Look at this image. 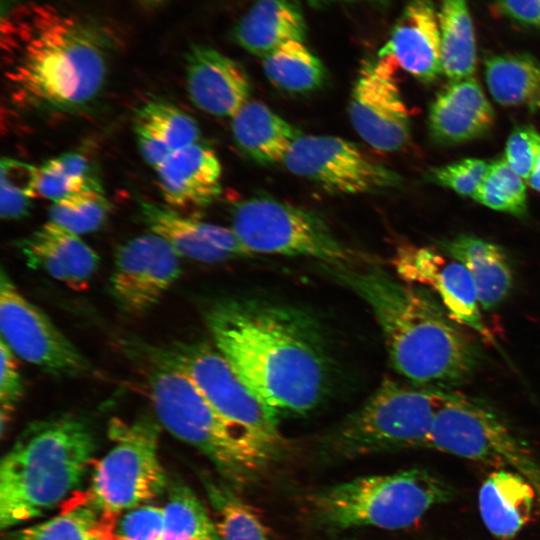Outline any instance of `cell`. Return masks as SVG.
Here are the masks:
<instances>
[{
    "label": "cell",
    "instance_id": "obj_22",
    "mask_svg": "<svg viewBox=\"0 0 540 540\" xmlns=\"http://www.w3.org/2000/svg\"><path fill=\"white\" fill-rule=\"evenodd\" d=\"M155 171L162 197L172 207L205 206L221 191L220 161L199 141L171 154Z\"/></svg>",
    "mask_w": 540,
    "mask_h": 540
},
{
    "label": "cell",
    "instance_id": "obj_2",
    "mask_svg": "<svg viewBox=\"0 0 540 540\" xmlns=\"http://www.w3.org/2000/svg\"><path fill=\"white\" fill-rule=\"evenodd\" d=\"M1 44L12 95L25 106L74 112L104 88L113 43L95 22L26 5L2 20Z\"/></svg>",
    "mask_w": 540,
    "mask_h": 540
},
{
    "label": "cell",
    "instance_id": "obj_8",
    "mask_svg": "<svg viewBox=\"0 0 540 540\" xmlns=\"http://www.w3.org/2000/svg\"><path fill=\"white\" fill-rule=\"evenodd\" d=\"M429 448L514 471L540 499V463L534 453L494 408L477 398L447 391L433 422Z\"/></svg>",
    "mask_w": 540,
    "mask_h": 540
},
{
    "label": "cell",
    "instance_id": "obj_33",
    "mask_svg": "<svg viewBox=\"0 0 540 540\" xmlns=\"http://www.w3.org/2000/svg\"><path fill=\"white\" fill-rule=\"evenodd\" d=\"M167 492L161 540H220L213 518L186 484L173 480Z\"/></svg>",
    "mask_w": 540,
    "mask_h": 540
},
{
    "label": "cell",
    "instance_id": "obj_45",
    "mask_svg": "<svg viewBox=\"0 0 540 540\" xmlns=\"http://www.w3.org/2000/svg\"><path fill=\"white\" fill-rule=\"evenodd\" d=\"M137 1L146 6H154L162 2L163 0H137Z\"/></svg>",
    "mask_w": 540,
    "mask_h": 540
},
{
    "label": "cell",
    "instance_id": "obj_31",
    "mask_svg": "<svg viewBox=\"0 0 540 540\" xmlns=\"http://www.w3.org/2000/svg\"><path fill=\"white\" fill-rule=\"evenodd\" d=\"M101 512L87 493H76L61 512L45 521L10 529L2 540H101L97 525Z\"/></svg>",
    "mask_w": 540,
    "mask_h": 540
},
{
    "label": "cell",
    "instance_id": "obj_37",
    "mask_svg": "<svg viewBox=\"0 0 540 540\" xmlns=\"http://www.w3.org/2000/svg\"><path fill=\"white\" fill-rule=\"evenodd\" d=\"M164 508L142 504L116 514H101L97 533L101 540H161Z\"/></svg>",
    "mask_w": 540,
    "mask_h": 540
},
{
    "label": "cell",
    "instance_id": "obj_44",
    "mask_svg": "<svg viewBox=\"0 0 540 540\" xmlns=\"http://www.w3.org/2000/svg\"><path fill=\"white\" fill-rule=\"evenodd\" d=\"M307 1L310 2L311 4H326V3L336 2V1H355V0H307ZM366 1L383 2L385 0H366Z\"/></svg>",
    "mask_w": 540,
    "mask_h": 540
},
{
    "label": "cell",
    "instance_id": "obj_38",
    "mask_svg": "<svg viewBox=\"0 0 540 540\" xmlns=\"http://www.w3.org/2000/svg\"><path fill=\"white\" fill-rule=\"evenodd\" d=\"M0 212L5 220H17L28 215L37 196V167L9 157L0 163Z\"/></svg>",
    "mask_w": 540,
    "mask_h": 540
},
{
    "label": "cell",
    "instance_id": "obj_26",
    "mask_svg": "<svg viewBox=\"0 0 540 540\" xmlns=\"http://www.w3.org/2000/svg\"><path fill=\"white\" fill-rule=\"evenodd\" d=\"M231 131L239 149L262 165L282 162L302 134L292 124L258 101H248L231 117Z\"/></svg>",
    "mask_w": 540,
    "mask_h": 540
},
{
    "label": "cell",
    "instance_id": "obj_25",
    "mask_svg": "<svg viewBox=\"0 0 540 540\" xmlns=\"http://www.w3.org/2000/svg\"><path fill=\"white\" fill-rule=\"evenodd\" d=\"M443 252L469 272L482 310L499 307L513 286V272L504 251L496 244L471 235H460L441 244Z\"/></svg>",
    "mask_w": 540,
    "mask_h": 540
},
{
    "label": "cell",
    "instance_id": "obj_19",
    "mask_svg": "<svg viewBox=\"0 0 540 540\" xmlns=\"http://www.w3.org/2000/svg\"><path fill=\"white\" fill-rule=\"evenodd\" d=\"M378 55L388 56L415 79L430 83L442 71L441 36L432 0H407Z\"/></svg>",
    "mask_w": 540,
    "mask_h": 540
},
{
    "label": "cell",
    "instance_id": "obj_21",
    "mask_svg": "<svg viewBox=\"0 0 540 540\" xmlns=\"http://www.w3.org/2000/svg\"><path fill=\"white\" fill-rule=\"evenodd\" d=\"M495 114L482 87L473 77L450 80L434 99L428 117L434 141L455 145L485 134Z\"/></svg>",
    "mask_w": 540,
    "mask_h": 540
},
{
    "label": "cell",
    "instance_id": "obj_11",
    "mask_svg": "<svg viewBox=\"0 0 540 540\" xmlns=\"http://www.w3.org/2000/svg\"><path fill=\"white\" fill-rule=\"evenodd\" d=\"M185 373L211 405L228 421L273 444L287 447L278 415L240 379L216 347L181 343L159 351Z\"/></svg>",
    "mask_w": 540,
    "mask_h": 540
},
{
    "label": "cell",
    "instance_id": "obj_13",
    "mask_svg": "<svg viewBox=\"0 0 540 540\" xmlns=\"http://www.w3.org/2000/svg\"><path fill=\"white\" fill-rule=\"evenodd\" d=\"M1 340L19 358L56 377H79L90 370L86 358L15 286L4 269L0 277Z\"/></svg>",
    "mask_w": 540,
    "mask_h": 540
},
{
    "label": "cell",
    "instance_id": "obj_40",
    "mask_svg": "<svg viewBox=\"0 0 540 540\" xmlns=\"http://www.w3.org/2000/svg\"><path fill=\"white\" fill-rule=\"evenodd\" d=\"M0 357V428L3 437L5 430L12 419V414L16 409V405L23 396L24 384L15 359V354L3 340L0 341Z\"/></svg>",
    "mask_w": 540,
    "mask_h": 540
},
{
    "label": "cell",
    "instance_id": "obj_4",
    "mask_svg": "<svg viewBox=\"0 0 540 540\" xmlns=\"http://www.w3.org/2000/svg\"><path fill=\"white\" fill-rule=\"evenodd\" d=\"M97 449L88 420L61 414L30 423L0 465V527L34 520L78 493Z\"/></svg>",
    "mask_w": 540,
    "mask_h": 540
},
{
    "label": "cell",
    "instance_id": "obj_34",
    "mask_svg": "<svg viewBox=\"0 0 540 540\" xmlns=\"http://www.w3.org/2000/svg\"><path fill=\"white\" fill-rule=\"evenodd\" d=\"M89 189H103L96 169L87 156L70 151L37 167V196L52 202Z\"/></svg>",
    "mask_w": 540,
    "mask_h": 540
},
{
    "label": "cell",
    "instance_id": "obj_39",
    "mask_svg": "<svg viewBox=\"0 0 540 540\" xmlns=\"http://www.w3.org/2000/svg\"><path fill=\"white\" fill-rule=\"evenodd\" d=\"M490 163L477 158H466L437 167L430 172V179L461 196L474 197L482 184Z\"/></svg>",
    "mask_w": 540,
    "mask_h": 540
},
{
    "label": "cell",
    "instance_id": "obj_20",
    "mask_svg": "<svg viewBox=\"0 0 540 540\" xmlns=\"http://www.w3.org/2000/svg\"><path fill=\"white\" fill-rule=\"evenodd\" d=\"M18 247L31 268L78 291L87 288L99 264L97 253L79 235L51 221L18 242Z\"/></svg>",
    "mask_w": 540,
    "mask_h": 540
},
{
    "label": "cell",
    "instance_id": "obj_10",
    "mask_svg": "<svg viewBox=\"0 0 540 540\" xmlns=\"http://www.w3.org/2000/svg\"><path fill=\"white\" fill-rule=\"evenodd\" d=\"M238 239L253 253L304 256L331 267L352 265L347 249L317 214L269 197L239 202L232 213Z\"/></svg>",
    "mask_w": 540,
    "mask_h": 540
},
{
    "label": "cell",
    "instance_id": "obj_42",
    "mask_svg": "<svg viewBox=\"0 0 540 540\" xmlns=\"http://www.w3.org/2000/svg\"><path fill=\"white\" fill-rule=\"evenodd\" d=\"M498 11L519 24L540 27V0H497Z\"/></svg>",
    "mask_w": 540,
    "mask_h": 540
},
{
    "label": "cell",
    "instance_id": "obj_29",
    "mask_svg": "<svg viewBox=\"0 0 540 540\" xmlns=\"http://www.w3.org/2000/svg\"><path fill=\"white\" fill-rule=\"evenodd\" d=\"M437 15L443 74L450 80L473 76L476 43L468 0H441Z\"/></svg>",
    "mask_w": 540,
    "mask_h": 540
},
{
    "label": "cell",
    "instance_id": "obj_43",
    "mask_svg": "<svg viewBox=\"0 0 540 540\" xmlns=\"http://www.w3.org/2000/svg\"><path fill=\"white\" fill-rule=\"evenodd\" d=\"M527 182L531 188L540 192V149L537 153L533 168L527 179Z\"/></svg>",
    "mask_w": 540,
    "mask_h": 540
},
{
    "label": "cell",
    "instance_id": "obj_36",
    "mask_svg": "<svg viewBox=\"0 0 540 540\" xmlns=\"http://www.w3.org/2000/svg\"><path fill=\"white\" fill-rule=\"evenodd\" d=\"M473 198L493 210L515 216H522L527 211L524 179L512 170L504 157L490 163Z\"/></svg>",
    "mask_w": 540,
    "mask_h": 540
},
{
    "label": "cell",
    "instance_id": "obj_9",
    "mask_svg": "<svg viewBox=\"0 0 540 540\" xmlns=\"http://www.w3.org/2000/svg\"><path fill=\"white\" fill-rule=\"evenodd\" d=\"M160 427L144 418L113 420L108 452L95 464L87 495L101 514H116L146 504L168 486L158 444Z\"/></svg>",
    "mask_w": 540,
    "mask_h": 540
},
{
    "label": "cell",
    "instance_id": "obj_28",
    "mask_svg": "<svg viewBox=\"0 0 540 540\" xmlns=\"http://www.w3.org/2000/svg\"><path fill=\"white\" fill-rule=\"evenodd\" d=\"M493 99L503 106L540 109V62L529 54L506 53L484 60Z\"/></svg>",
    "mask_w": 540,
    "mask_h": 540
},
{
    "label": "cell",
    "instance_id": "obj_12",
    "mask_svg": "<svg viewBox=\"0 0 540 540\" xmlns=\"http://www.w3.org/2000/svg\"><path fill=\"white\" fill-rule=\"evenodd\" d=\"M283 165L331 193H376L400 182L396 172L374 161L355 143L335 136L301 135Z\"/></svg>",
    "mask_w": 540,
    "mask_h": 540
},
{
    "label": "cell",
    "instance_id": "obj_17",
    "mask_svg": "<svg viewBox=\"0 0 540 540\" xmlns=\"http://www.w3.org/2000/svg\"><path fill=\"white\" fill-rule=\"evenodd\" d=\"M186 87L198 109L218 117H233L251 92L240 63L203 45L192 46L186 54Z\"/></svg>",
    "mask_w": 540,
    "mask_h": 540
},
{
    "label": "cell",
    "instance_id": "obj_23",
    "mask_svg": "<svg viewBox=\"0 0 540 540\" xmlns=\"http://www.w3.org/2000/svg\"><path fill=\"white\" fill-rule=\"evenodd\" d=\"M535 499V489L523 476L508 469H497L479 489L480 517L495 538L509 540L527 524Z\"/></svg>",
    "mask_w": 540,
    "mask_h": 540
},
{
    "label": "cell",
    "instance_id": "obj_24",
    "mask_svg": "<svg viewBox=\"0 0 540 540\" xmlns=\"http://www.w3.org/2000/svg\"><path fill=\"white\" fill-rule=\"evenodd\" d=\"M133 130L144 161L156 169L174 152L199 141L196 120L176 105L152 100L136 110Z\"/></svg>",
    "mask_w": 540,
    "mask_h": 540
},
{
    "label": "cell",
    "instance_id": "obj_18",
    "mask_svg": "<svg viewBox=\"0 0 540 540\" xmlns=\"http://www.w3.org/2000/svg\"><path fill=\"white\" fill-rule=\"evenodd\" d=\"M140 215L150 232L186 258L217 263L251 256L232 229L186 217L173 208L141 201Z\"/></svg>",
    "mask_w": 540,
    "mask_h": 540
},
{
    "label": "cell",
    "instance_id": "obj_35",
    "mask_svg": "<svg viewBox=\"0 0 540 540\" xmlns=\"http://www.w3.org/2000/svg\"><path fill=\"white\" fill-rule=\"evenodd\" d=\"M111 212L103 189H89L55 201L49 208V221L77 235L100 229Z\"/></svg>",
    "mask_w": 540,
    "mask_h": 540
},
{
    "label": "cell",
    "instance_id": "obj_15",
    "mask_svg": "<svg viewBox=\"0 0 540 540\" xmlns=\"http://www.w3.org/2000/svg\"><path fill=\"white\" fill-rule=\"evenodd\" d=\"M180 255L150 232L123 243L115 255L111 293L122 312L139 316L154 307L181 273Z\"/></svg>",
    "mask_w": 540,
    "mask_h": 540
},
{
    "label": "cell",
    "instance_id": "obj_30",
    "mask_svg": "<svg viewBox=\"0 0 540 540\" xmlns=\"http://www.w3.org/2000/svg\"><path fill=\"white\" fill-rule=\"evenodd\" d=\"M214 514L220 540H269V532L256 510L223 479L200 476Z\"/></svg>",
    "mask_w": 540,
    "mask_h": 540
},
{
    "label": "cell",
    "instance_id": "obj_27",
    "mask_svg": "<svg viewBox=\"0 0 540 540\" xmlns=\"http://www.w3.org/2000/svg\"><path fill=\"white\" fill-rule=\"evenodd\" d=\"M305 36L302 12L290 0H257L233 31L237 44L263 58L288 41L304 42Z\"/></svg>",
    "mask_w": 540,
    "mask_h": 540
},
{
    "label": "cell",
    "instance_id": "obj_6",
    "mask_svg": "<svg viewBox=\"0 0 540 540\" xmlns=\"http://www.w3.org/2000/svg\"><path fill=\"white\" fill-rule=\"evenodd\" d=\"M454 497L455 489L447 481L426 469L412 468L325 486L306 500L314 520L332 530H397Z\"/></svg>",
    "mask_w": 540,
    "mask_h": 540
},
{
    "label": "cell",
    "instance_id": "obj_1",
    "mask_svg": "<svg viewBox=\"0 0 540 540\" xmlns=\"http://www.w3.org/2000/svg\"><path fill=\"white\" fill-rule=\"evenodd\" d=\"M205 318L215 347L278 417L303 416L321 403L330 359L319 326L305 312L231 299L213 304Z\"/></svg>",
    "mask_w": 540,
    "mask_h": 540
},
{
    "label": "cell",
    "instance_id": "obj_3",
    "mask_svg": "<svg viewBox=\"0 0 540 540\" xmlns=\"http://www.w3.org/2000/svg\"><path fill=\"white\" fill-rule=\"evenodd\" d=\"M332 268L367 303L393 368L411 384L451 390L478 369L477 344L425 289L378 266Z\"/></svg>",
    "mask_w": 540,
    "mask_h": 540
},
{
    "label": "cell",
    "instance_id": "obj_5",
    "mask_svg": "<svg viewBox=\"0 0 540 540\" xmlns=\"http://www.w3.org/2000/svg\"><path fill=\"white\" fill-rule=\"evenodd\" d=\"M148 392L159 423L203 453L222 479L239 489L256 482L287 447L261 439L224 418L196 384L158 351Z\"/></svg>",
    "mask_w": 540,
    "mask_h": 540
},
{
    "label": "cell",
    "instance_id": "obj_32",
    "mask_svg": "<svg viewBox=\"0 0 540 540\" xmlns=\"http://www.w3.org/2000/svg\"><path fill=\"white\" fill-rule=\"evenodd\" d=\"M270 82L290 93L317 90L324 83L325 68L302 41L291 40L263 58Z\"/></svg>",
    "mask_w": 540,
    "mask_h": 540
},
{
    "label": "cell",
    "instance_id": "obj_41",
    "mask_svg": "<svg viewBox=\"0 0 540 540\" xmlns=\"http://www.w3.org/2000/svg\"><path fill=\"white\" fill-rule=\"evenodd\" d=\"M540 149V134L531 126H520L508 137L504 158L519 176L527 180Z\"/></svg>",
    "mask_w": 540,
    "mask_h": 540
},
{
    "label": "cell",
    "instance_id": "obj_7",
    "mask_svg": "<svg viewBox=\"0 0 540 540\" xmlns=\"http://www.w3.org/2000/svg\"><path fill=\"white\" fill-rule=\"evenodd\" d=\"M447 389L385 379L356 411L324 435L319 452L329 460L429 448L435 416Z\"/></svg>",
    "mask_w": 540,
    "mask_h": 540
},
{
    "label": "cell",
    "instance_id": "obj_14",
    "mask_svg": "<svg viewBox=\"0 0 540 540\" xmlns=\"http://www.w3.org/2000/svg\"><path fill=\"white\" fill-rule=\"evenodd\" d=\"M397 67L388 56L365 61L348 104V116L356 133L383 152L400 150L410 139L409 113L398 85Z\"/></svg>",
    "mask_w": 540,
    "mask_h": 540
},
{
    "label": "cell",
    "instance_id": "obj_16",
    "mask_svg": "<svg viewBox=\"0 0 540 540\" xmlns=\"http://www.w3.org/2000/svg\"><path fill=\"white\" fill-rule=\"evenodd\" d=\"M393 266L401 280L436 293L457 324L473 330L486 343L495 342L482 316L472 278L459 261L434 248L405 245L398 248Z\"/></svg>",
    "mask_w": 540,
    "mask_h": 540
}]
</instances>
